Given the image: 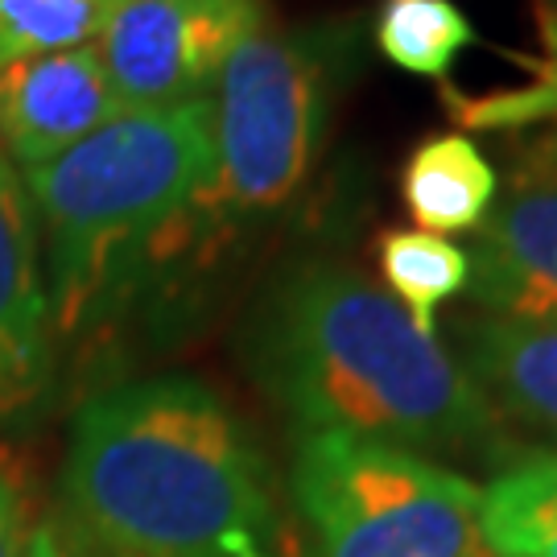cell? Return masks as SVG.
<instances>
[{"label":"cell","mask_w":557,"mask_h":557,"mask_svg":"<svg viewBox=\"0 0 557 557\" xmlns=\"http://www.w3.org/2000/svg\"><path fill=\"white\" fill-rule=\"evenodd\" d=\"M133 0H0V66L91 46Z\"/></svg>","instance_id":"9a60e30c"},{"label":"cell","mask_w":557,"mask_h":557,"mask_svg":"<svg viewBox=\"0 0 557 557\" xmlns=\"http://www.w3.org/2000/svg\"><path fill=\"white\" fill-rule=\"evenodd\" d=\"M124 112L96 41L0 66V153L21 174L71 153Z\"/></svg>","instance_id":"ba28073f"},{"label":"cell","mask_w":557,"mask_h":557,"mask_svg":"<svg viewBox=\"0 0 557 557\" xmlns=\"http://www.w3.org/2000/svg\"><path fill=\"white\" fill-rule=\"evenodd\" d=\"M244 363L301 434L405 450H471L496 438V409L438 335L338 260L289 264L260 294Z\"/></svg>","instance_id":"6da1fadb"},{"label":"cell","mask_w":557,"mask_h":557,"mask_svg":"<svg viewBox=\"0 0 557 557\" xmlns=\"http://www.w3.org/2000/svg\"><path fill=\"white\" fill-rule=\"evenodd\" d=\"M359 54L356 21L264 25L239 46L211 87L215 174L202 199V252L294 202L326 149Z\"/></svg>","instance_id":"277c9868"},{"label":"cell","mask_w":557,"mask_h":557,"mask_svg":"<svg viewBox=\"0 0 557 557\" xmlns=\"http://www.w3.org/2000/svg\"><path fill=\"white\" fill-rule=\"evenodd\" d=\"M264 25V0H133L96 46L128 108H165L211 96Z\"/></svg>","instance_id":"8992f818"},{"label":"cell","mask_w":557,"mask_h":557,"mask_svg":"<svg viewBox=\"0 0 557 557\" xmlns=\"http://www.w3.org/2000/svg\"><path fill=\"white\" fill-rule=\"evenodd\" d=\"M29 557H75L62 541L59 524H38L34 529V541H29Z\"/></svg>","instance_id":"ac0fdd59"},{"label":"cell","mask_w":557,"mask_h":557,"mask_svg":"<svg viewBox=\"0 0 557 557\" xmlns=\"http://www.w3.org/2000/svg\"><path fill=\"white\" fill-rule=\"evenodd\" d=\"M62 504L112 557H257L277 533L264 455L195 376H149L79 405Z\"/></svg>","instance_id":"7a4b0ae2"},{"label":"cell","mask_w":557,"mask_h":557,"mask_svg":"<svg viewBox=\"0 0 557 557\" xmlns=\"http://www.w3.org/2000/svg\"><path fill=\"white\" fill-rule=\"evenodd\" d=\"M372 38L393 66L425 79H446L462 50L483 46L458 0H380Z\"/></svg>","instance_id":"5bb4252c"},{"label":"cell","mask_w":557,"mask_h":557,"mask_svg":"<svg viewBox=\"0 0 557 557\" xmlns=\"http://www.w3.org/2000/svg\"><path fill=\"white\" fill-rule=\"evenodd\" d=\"M499 199V174L471 137L438 133L413 145L400 165V202L421 232H475Z\"/></svg>","instance_id":"8fae6325"},{"label":"cell","mask_w":557,"mask_h":557,"mask_svg":"<svg viewBox=\"0 0 557 557\" xmlns=\"http://www.w3.org/2000/svg\"><path fill=\"white\" fill-rule=\"evenodd\" d=\"M289 492L310 557H492L475 483L393 442L301 434Z\"/></svg>","instance_id":"5b68a950"},{"label":"cell","mask_w":557,"mask_h":557,"mask_svg":"<svg viewBox=\"0 0 557 557\" xmlns=\"http://www.w3.org/2000/svg\"><path fill=\"white\" fill-rule=\"evenodd\" d=\"M462 356L496 418L557 438V322L475 314L462 326Z\"/></svg>","instance_id":"30bf717a"},{"label":"cell","mask_w":557,"mask_h":557,"mask_svg":"<svg viewBox=\"0 0 557 557\" xmlns=\"http://www.w3.org/2000/svg\"><path fill=\"white\" fill-rule=\"evenodd\" d=\"M211 174V96L128 108L71 153L21 174L38 215L54 335H96L178 264L202 257Z\"/></svg>","instance_id":"3957f363"},{"label":"cell","mask_w":557,"mask_h":557,"mask_svg":"<svg viewBox=\"0 0 557 557\" xmlns=\"http://www.w3.org/2000/svg\"><path fill=\"white\" fill-rule=\"evenodd\" d=\"M479 533L492 557H557V450L524 455L479 487Z\"/></svg>","instance_id":"7c38bea8"},{"label":"cell","mask_w":557,"mask_h":557,"mask_svg":"<svg viewBox=\"0 0 557 557\" xmlns=\"http://www.w3.org/2000/svg\"><path fill=\"white\" fill-rule=\"evenodd\" d=\"M257 557H269V554H257Z\"/></svg>","instance_id":"d6986e66"},{"label":"cell","mask_w":557,"mask_h":557,"mask_svg":"<svg viewBox=\"0 0 557 557\" xmlns=\"http://www.w3.org/2000/svg\"><path fill=\"white\" fill-rule=\"evenodd\" d=\"M376 264L388 294L421 331H434L442 306L471 285L467 248L421 227H384L376 236Z\"/></svg>","instance_id":"4fadbf2b"},{"label":"cell","mask_w":557,"mask_h":557,"mask_svg":"<svg viewBox=\"0 0 557 557\" xmlns=\"http://www.w3.org/2000/svg\"><path fill=\"white\" fill-rule=\"evenodd\" d=\"M471 236L467 294L499 319L557 322V178L512 165Z\"/></svg>","instance_id":"9c48e42d"},{"label":"cell","mask_w":557,"mask_h":557,"mask_svg":"<svg viewBox=\"0 0 557 557\" xmlns=\"http://www.w3.org/2000/svg\"><path fill=\"white\" fill-rule=\"evenodd\" d=\"M512 165L533 170V174H545V178H557V128L537 140H529L524 149H517V153H512Z\"/></svg>","instance_id":"e0dca14e"},{"label":"cell","mask_w":557,"mask_h":557,"mask_svg":"<svg viewBox=\"0 0 557 557\" xmlns=\"http://www.w3.org/2000/svg\"><path fill=\"white\" fill-rule=\"evenodd\" d=\"M59 372V335L41 264L38 215L25 178L0 153V425L46 409Z\"/></svg>","instance_id":"52a82bcc"},{"label":"cell","mask_w":557,"mask_h":557,"mask_svg":"<svg viewBox=\"0 0 557 557\" xmlns=\"http://www.w3.org/2000/svg\"><path fill=\"white\" fill-rule=\"evenodd\" d=\"M29 517H34V492L29 475L4 442H0V557H29Z\"/></svg>","instance_id":"2e32d148"}]
</instances>
